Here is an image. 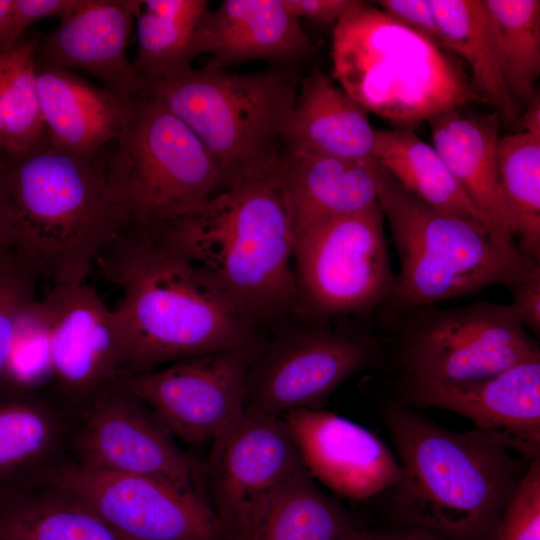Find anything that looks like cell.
Wrapping results in <instances>:
<instances>
[{"label": "cell", "mask_w": 540, "mask_h": 540, "mask_svg": "<svg viewBox=\"0 0 540 540\" xmlns=\"http://www.w3.org/2000/svg\"><path fill=\"white\" fill-rule=\"evenodd\" d=\"M9 250H11L10 226L0 180V256Z\"/></svg>", "instance_id": "7bdbcfd3"}, {"label": "cell", "mask_w": 540, "mask_h": 540, "mask_svg": "<svg viewBox=\"0 0 540 540\" xmlns=\"http://www.w3.org/2000/svg\"><path fill=\"white\" fill-rule=\"evenodd\" d=\"M50 325L52 386L81 410L124 374L127 341L115 309L85 282L42 299Z\"/></svg>", "instance_id": "2e32d148"}, {"label": "cell", "mask_w": 540, "mask_h": 540, "mask_svg": "<svg viewBox=\"0 0 540 540\" xmlns=\"http://www.w3.org/2000/svg\"><path fill=\"white\" fill-rule=\"evenodd\" d=\"M140 0H84L40 40L39 65L89 73L122 100L144 91V80L126 55Z\"/></svg>", "instance_id": "ffe728a7"}, {"label": "cell", "mask_w": 540, "mask_h": 540, "mask_svg": "<svg viewBox=\"0 0 540 540\" xmlns=\"http://www.w3.org/2000/svg\"><path fill=\"white\" fill-rule=\"evenodd\" d=\"M297 19L306 18L319 25H335L362 1L357 0H282Z\"/></svg>", "instance_id": "ab89813d"}, {"label": "cell", "mask_w": 540, "mask_h": 540, "mask_svg": "<svg viewBox=\"0 0 540 540\" xmlns=\"http://www.w3.org/2000/svg\"><path fill=\"white\" fill-rule=\"evenodd\" d=\"M445 48L456 55L485 100L507 121L516 119L514 98L501 68L496 25L485 0H430Z\"/></svg>", "instance_id": "83f0119b"}, {"label": "cell", "mask_w": 540, "mask_h": 540, "mask_svg": "<svg viewBox=\"0 0 540 540\" xmlns=\"http://www.w3.org/2000/svg\"><path fill=\"white\" fill-rule=\"evenodd\" d=\"M301 321L264 342L248 373L244 411L283 417L322 408L345 381L387 358L386 340L368 327Z\"/></svg>", "instance_id": "8fae6325"}, {"label": "cell", "mask_w": 540, "mask_h": 540, "mask_svg": "<svg viewBox=\"0 0 540 540\" xmlns=\"http://www.w3.org/2000/svg\"><path fill=\"white\" fill-rule=\"evenodd\" d=\"M377 5L396 21L446 49L430 0H380Z\"/></svg>", "instance_id": "74e56055"}, {"label": "cell", "mask_w": 540, "mask_h": 540, "mask_svg": "<svg viewBox=\"0 0 540 540\" xmlns=\"http://www.w3.org/2000/svg\"><path fill=\"white\" fill-rule=\"evenodd\" d=\"M139 398L117 381L83 408L70 458L94 469L164 481L202 496L199 468Z\"/></svg>", "instance_id": "5bb4252c"}, {"label": "cell", "mask_w": 540, "mask_h": 540, "mask_svg": "<svg viewBox=\"0 0 540 540\" xmlns=\"http://www.w3.org/2000/svg\"><path fill=\"white\" fill-rule=\"evenodd\" d=\"M427 122L434 148L483 216L491 239L507 254L524 257L514 242L501 192L497 161L499 116L468 115L459 108L439 113Z\"/></svg>", "instance_id": "44dd1931"}, {"label": "cell", "mask_w": 540, "mask_h": 540, "mask_svg": "<svg viewBox=\"0 0 540 540\" xmlns=\"http://www.w3.org/2000/svg\"><path fill=\"white\" fill-rule=\"evenodd\" d=\"M371 159L420 201L487 229L441 155L414 129H376Z\"/></svg>", "instance_id": "4316f807"}, {"label": "cell", "mask_w": 540, "mask_h": 540, "mask_svg": "<svg viewBox=\"0 0 540 540\" xmlns=\"http://www.w3.org/2000/svg\"><path fill=\"white\" fill-rule=\"evenodd\" d=\"M212 441V508L228 540H245L266 506L307 469L283 417L244 411Z\"/></svg>", "instance_id": "4fadbf2b"}, {"label": "cell", "mask_w": 540, "mask_h": 540, "mask_svg": "<svg viewBox=\"0 0 540 540\" xmlns=\"http://www.w3.org/2000/svg\"><path fill=\"white\" fill-rule=\"evenodd\" d=\"M38 279L12 250L0 256V380L9 360L18 318L35 299Z\"/></svg>", "instance_id": "e575fe53"}, {"label": "cell", "mask_w": 540, "mask_h": 540, "mask_svg": "<svg viewBox=\"0 0 540 540\" xmlns=\"http://www.w3.org/2000/svg\"><path fill=\"white\" fill-rule=\"evenodd\" d=\"M399 386L458 385L540 360L536 339L510 304L427 306L383 317Z\"/></svg>", "instance_id": "9c48e42d"}, {"label": "cell", "mask_w": 540, "mask_h": 540, "mask_svg": "<svg viewBox=\"0 0 540 540\" xmlns=\"http://www.w3.org/2000/svg\"><path fill=\"white\" fill-rule=\"evenodd\" d=\"M399 389L406 404L456 413L523 460L540 457V360L471 383Z\"/></svg>", "instance_id": "ac0fdd59"}, {"label": "cell", "mask_w": 540, "mask_h": 540, "mask_svg": "<svg viewBox=\"0 0 540 540\" xmlns=\"http://www.w3.org/2000/svg\"><path fill=\"white\" fill-rule=\"evenodd\" d=\"M105 164L47 139L24 154L0 155L11 249L53 286L85 282L92 263L129 224L109 194Z\"/></svg>", "instance_id": "277c9868"}, {"label": "cell", "mask_w": 540, "mask_h": 540, "mask_svg": "<svg viewBox=\"0 0 540 540\" xmlns=\"http://www.w3.org/2000/svg\"><path fill=\"white\" fill-rule=\"evenodd\" d=\"M206 0H140L136 13L138 49L133 66L143 80L174 77L201 55Z\"/></svg>", "instance_id": "f1b7e54d"}, {"label": "cell", "mask_w": 540, "mask_h": 540, "mask_svg": "<svg viewBox=\"0 0 540 540\" xmlns=\"http://www.w3.org/2000/svg\"><path fill=\"white\" fill-rule=\"evenodd\" d=\"M497 161L516 247L540 263V138L524 131L499 136Z\"/></svg>", "instance_id": "1f68e13d"}, {"label": "cell", "mask_w": 540, "mask_h": 540, "mask_svg": "<svg viewBox=\"0 0 540 540\" xmlns=\"http://www.w3.org/2000/svg\"><path fill=\"white\" fill-rule=\"evenodd\" d=\"M382 415L402 469L400 520L446 540H493L528 464L494 436L446 429L404 402H385Z\"/></svg>", "instance_id": "3957f363"}, {"label": "cell", "mask_w": 540, "mask_h": 540, "mask_svg": "<svg viewBox=\"0 0 540 540\" xmlns=\"http://www.w3.org/2000/svg\"><path fill=\"white\" fill-rule=\"evenodd\" d=\"M84 0H13L6 48L18 42L19 37L34 22L46 17L61 19L78 10Z\"/></svg>", "instance_id": "8d00e7d4"}, {"label": "cell", "mask_w": 540, "mask_h": 540, "mask_svg": "<svg viewBox=\"0 0 540 540\" xmlns=\"http://www.w3.org/2000/svg\"><path fill=\"white\" fill-rule=\"evenodd\" d=\"M512 294L510 306L524 328L534 338L540 336V266L507 287Z\"/></svg>", "instance_id": "f35d334b"}, {"label": "cell", "mask_w": 540, "mask_h": 540, "mask_svg": "<svg viewBox=\"0 0 540 540\" xmlns=\"http://www.w3.org/2000/svg\"><path fill=\"white\" fill-rule=\"evenodd\" d=\"M331 58L339 87L398 128L485 102L456 55L364 2L334 25Z\"/></svg>", "instance_id": "5b68a950"}, {"label": "cell", "mask_w": 540, "mask_h": 540, "mask_svg": "<svg viewBox=\"0 0 540 540\" xmlns=\"http://www.w3.org/2000/svg\"><path fill=\"white\" fill-rule=\"evenodd\" d=\"M50 325L42 300L33 299L22 310L9 360L0 384L35 388L51 384Z\"/></svg>", "instance_id": "836d02e7"}, {"label": "cell", "mask_w": 540, "mask_h": 540, "mask_svg": "<svg viewBox=\"0 0 540 540\" xmlns=\"http://www.w3.org/2000/svg\"><path fill=\"white\" fill-rule=\"evenodd\" d=\"M350 540H446L424 528L409 526L385 532H374L356 527Z\"/></svg>", "instance_id": "60d3db41"}, {"label": "cell", "mask_w": 540, "mask_h": 540, "mask_svg": "<svg viewBox=\"0 0 540 540\" xmlns=\"http://www.w3.org/2000/svg\"><path fill=\"white\" fill-rule=\"evenodd\" d=\"M376 129L367 112L319 69L301 82L286 124L285 152L371 159Z\"/></svg>", "instance_id": "d4e9b609"}, {"label": "cell", "mask_w": 540, "mask_h": 540, "mask_svg": "<svg viewBox=\"0 0 540 540\" xmlns=\"http://www.w3.org/2000/svg\"><path fill=\"white\" fill-rule=\"evenodd\" d=\"M81 413L52 384H0V495L44 484L70 459Z\"/></svg>", "instance_id": "d6986e66"}, {"label": "cell", "mask_w": 540, "mask_h": 540, "mask_svg": "<svg viewBox=\"0 0 540 540\" xmlns=\"http://www.w3.org/2000/svg\"><path fill=\"white\" fill-rule=\"evenodd\" d=\"M313 44L282 0H224L202 27L201 55L226 68L250 60L274 65L309 56Z\"/></svg>", "instance_id": "7402d4cb"}, {"label": "cell", "mask_w": 540, "mask_h": 540, "mask_svg": "<svg viewBox=\"0 0 540 540\" xmlns=\"http://www.w3.org/2000/svg\"><path fill=\"white\" fill-rule=\"evenodd\" d=\"M275 168L156 225L257 328L302 318L294 232Z\"/></svg>", "instance_id": "7a4b0ae2"}, {"label": "cell", "mask_w": 540, "mask_h": 540, "mask_svg": "<svg viewBox=\"0 0 540 540\" xmlns=\"http://www.w3.org/2000/svg\"><path fill=\"white\" fill-rule=\"evenodd\" d=\"M283 418L310 476L339 497L367 500L401 482L398 459L362 425L323 408Z\"/></svg>", "instance_id": "e0dca14e"}, {"label": "cell", "mask_w": 540, "mask_h": 540, "mask_svg": "<svg viewBox=\"0 0 540 540\" xmlns=\"http://www.w3.org/2000/svg\"><path fill=\"white\" fill-rule=\"evenodd\" d=\"M13 0H0V48H6Z\"/></svg>", "instance_id": "ee69618b"}, {"label": "cell", "mask_w": 540, "mask_h": 540, "mask_svg": "<svg viewBox=\"0 0 540 540\" xmlns=\"http://www.w3.org/2000/svg\"><path fill=\"white\" fill-rule=\"evenodd\" d=\"M96 262L122 292L115 310L127 341L123 375L260 339L258 328L155 226L128 224Z\"/></svg>", "instance_id": "6da1fadb"}, {"label": "cell", "mask_w": 540, "mask_h": 540, "mask_svg": "<svg viewBox=\"0 0 540 540\" xmlns=\"http://www.w3.org/2000/svg\"><path fill=\"white\" fill-rule=\"evenodd\" d=\"M498 35L503 77L512 95L528 101L540 74V1L485 0Z\"/></svg>", "instance_id": "d6a6232c"}, {"label": "cell", "mask_w": 540, "mask_h": 540, "mask_svg": "<svg viewBox=\"0 0 540 540\" xmlns=\"http://www.w3.org/2000/svg\"><path fill=\"white\" fill-rule=\"evenodd\" d=\"M523 131L540 138V98L534 93L528 100V108L522 119Z\"/></svg>", "instance_id": "b9f144b4"}, {"label": "cell", "mask_w": 540, "mask_h": 540, "mask_svg": "<svg viewBox=\"0 0 540 540\" xmlns=\"http://www.w3.org/2000/svg\"><path fill=\"white\" fill-rule=\"evenodd\" d=\"M302 319L330 322L381 310L394 285L379 204L294 236Z\"/></svg>", "instance_id": "30bf717a"}, {"label": "cell", "mask_w": 540, "mask_h": 540, "mask_svg": "<svg viewBox=\"0 0 540 540\" xmlns=\"http://www.w3.org/2000/svg\"><path fill=\"white\" fill-rule=\"evenodd\" d=\"M116 140L105 176L129 224L156 226L184 216L224 188L198 137L145 90L129 101Z\"/></svg>", "instance_id": "ba28073f"}, {"label": "cell", "mask_w": 540, "mask_h": 540, "mask_svg": "<svg viewBox=\"0 0 540 540\" xmlns=\"http://www.w3.org/2000/svg\"><path fill=\"white\" fill-rule=\"evenodd\" d=\"M356 527L306 471L266 506L245 540H350Z\"/></svg>", "instance_id": "f546056e"}, {"label": "cell", "mask_w": 540, "mask_h": 540, "mask_svg": "<svg viewBox=\"0 0 540 540\" xmlns=\"http://www.w3.org/2000/svg\"><path fill=\"white\" fill-rule=\"evenodd\" d=\"M37 92L47 142L83 156L116 139L129 101L90 84L70 70L39 65Z\"/></svg>", "instance_id": "cb8c5ba5"}, {"label": "cell", "mask_w": 540, "mask_h": 540, "mask_svg": "<svg viewBox=\"0 0 540 540\" xmlns=\"http://www.w3.org/2000/svg\"><path fill=\"white\" fill-rule=\"evenodd\" d=\"M264 342L178 360L119 377L170 433L199 444L213 440L245 410L250 367Z\"/></svg>", "instance_id": "7c38bea8"}, {"label": "cell", "mask_w": 540, "mask_h": 540, "mask_svg": "<svg viewBox=\"0 0 540 540\" xmlns=\"http://www.w3.org/2000/svg\"><path fill=\"white\" fill-rule=\"evenodd\" d=\"M44 484L86 503L135 540H228L203 496L155 478L102 471L69 459Z\"/></svg>", "instance_id": "9a60e30c"}, {"label": "cell", "mask_w": 540, "mask_h": 540, "mask_svg": "<svg viewBox=\"0 0 540 540\" xmlns=\"http://www.w3.org/2000/svg\"><path fill=\"white\" fill-rule=\"evenodd\" d=\"M0 540H135L49 485L0 495Z\"/></svg>", "instance_id": "484cf974"}, {"label": "cell", "mask_w": 540, "mask_h": 540, "mask_svg": "<svg viewBox=\"0 0 540 540\" xmlns=\"http://www.w3.org/2000/svg\"><path fill=\"white\" fill-rule=\"evenodd\" d=\"M377 202L389 225L400 262L381 317L508 287L540 266L499 248L487 229L438 211L406 191L375 161Z\"/></svg>", "instance_id": "52a82bcc"}, {"label": "cell", "mask_w": 540, "mask_h": 540, "mask_svg": "<svg viewBox=\"0 0 540 540\" xmlns=\"http://www.w3.org/2000/svg\"><path fill=\"white\" fill-rule=\"evenodd\" d=\"M40 40L0 48V155H21L46 140L37 92Z\"/></svg>", "instance_id": "4dcf8cb0"}, {"label": "cell", "mask_w": 540, "mask_h": 540, "mask_svg": "<svg viewBox=\"0 0 540 540\" xmlns=\"http://www.w3.org/2000/svg\"><path fill=\"white\" fill-rule=\"evenodd\" d=\"M298 83L292 65L241 74L209 60L174 77L144 80V90L193 131L226 188L275 168Z\"/></svg>", "instance_id": "8992f818"}, {"label": "cell", "mask_w": 540, "mask_h": 540, "mask_svg": "<svg viewBox=\"0 0 540 540\" xmlns=\"http://www.w3.org/2000/svg\"><path fill=\"white\" fill-rule=\"evenodd\" d=\"M493 540H540V457L529 461Z\"/></svg>", "instance_id": "d590c367"}, {"label": "cell", "mask_w": 540, "mask_h": 540, "mask_svg": "<svg viewBox=\"0 0 540 540\" xmlns=\"http://www.w3.org/2000/svg\"><path fill=\"white\" fill-rule=\"evenodd\" d=\"M373 166L372 159L281 153L275 170L294 236L315 224L377 204Z\"/></svg>", "instance_id": "603a6c76"}]
</instances>
